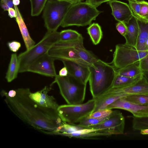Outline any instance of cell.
<instances>
[{
    "instance_id": "obj_1",
    "label": "cell",
    "mask_w": 148,
    "mask_h": 148,
    "mask_svg": "<svg viewBox=\"0 0 148 148\" xmlns=\"http://www.w3.org/2000/svg\"><path fill=\"white\" fill-rule=\"evenodd\" d=\"M28 88H20L8 92L3 90L1 95L10 110L26 124L44 133L55 134L64 123L57 110L42 107L29 96Z\"/></svg>"
},
{
    "instance_id": "obj_2",
    "label": "cell",
    "mask_w": 148,
    "mask_h": 148,
    "mask_svg": "<svg viewBox=\"0 0 148 148\" xmlns=\"http://www.w3.org/2000/svg\"><path fill=\"white\" fill-rule=\"evenodd\" d=\"M90 90L93 98L104 94L112 87L116 73L112 65L98 59L89 67Z\"/></svg>"
},
{
    "instance_id": "obj_3",
    "label": "cell",
    "mask_w": 148,
    "mask_h": 148,
    "mask_svg": "<svg viewBox=\"0 0 148 148\" xmlns=\"http://www.w3.org/2000/svg\"><path fill=\"white\" fill-rule=\"evenodd\" d=\"M101 12L86 1L71 4L65 15L61 26L64 27L90 25Z\"/></svg>"
},
{
    "instance_id": "obj_4",
    "label": "cell",
    "mask_w": 148,
    "mask_h": 148,
    "mask_svg": "<svg viewBox=\"0 0 148 148\" xmlns=\"http://www.w3.org/2000/svg\"><path fill=\"white\" fill-rule=\"evenodd\" d=\"M60 40V32L47 31L39 42L30 49L26 50L18 56L20 63L19 73L27 72L31 63L40 56L47 53L49 50Z\"/></svg>"
},
{
    "instance_id": "obj_5",
    "label": "cell",
    "mask_w": 148,
    "mask_h": 148,
    "mask_svg": "<svg viewBox=\"0 0 148 148\" xmlns=\"http://www.w3.org/2000/svg\"><path fill=\"white\" fill-rule=\"evenodd\" d=\"M53 82L57 84L61 95L68 104L82 103L87 84L69 74L64 77L57 75Z\"/></svg>"
},
{
    "instance_id": "obj_6",
    "label": "cell",
    "mask_w": 148,
    "mask_h": 148,
    "mask_svg": "<svg viewBox=\"0 0 148 148\" xmlns=\"http://www.w3.org/2000/svg\"><path fill=\"white\" fill-rule=\"evenodd\" d=\"M72 4L64 1L48 0L43 10V18L47 31H56Z\"/></svg>"
},
{
    "instance_id": "obj_7",
    "label": "cell",
    "mask_w": 148,
    "mask_h": 148,
    "mask_svg": "<svg viewBox=\"0 0 148 148\" xmlns=\"http://www.w3.org/2000/svg\"><path fill=\"white\" fill-rule=\"evenodd\" d=\"M95 105V99L93 98L84 103L59 106L57 111L63 122L75 124L93 113Z\"/></svg>"
},
{
    "instance_id": "obj_8",
    "label": "cell",
    "mask_w": 148,
    "mask_h": 148,
    "mask_svg": "<svg viewBox=\"0 0 148 148\" xmlns=\"http://www.w3.org/2000/svg\"><path fill=\"white\" fill-rule=\"evenodd\" d=\"M148 56V51H140L135 48L118 44L116 46L111 62L115 69H121L140 61Z\"/></svg>"
},
{
    "instance_id": "obj_9",
    "label": "cell",
    "mask_w": 148,
    "mask_h": 148,
    "mask_svg": "<svg viewBox=\"0 0 148 148\" xmlns=\"http://www.w3.org/2000/svg\"><path fill=\"white\" fill-rule=\"evenodd\" d=\"M125 125V119L122 113L119 111L114 110L100 123L87 128L101 129L108 136L123 134Z\"/></svg>"
},
{
    "instance_id": "obj_10",
    "label": "cell",
    "mask_w": 148,
    "mask_h": 148,
    "mask_svg": "<svg viewBox=\"0 0 148 148\" xmlns=\"http://www.w3.org/2000/svg\"><path fill=\"white\" fill-rule=\"evenodd\" d=\"M55 60L47 53L34 60L29 66L27 72L51 77L57 75L54 64Z\"/></svg>"
},
{
    "instance_id": "obj_11",
    "label": "cell",
    "mask_w": 148,
    "mask_h": 148,
    "mask_svg": "<svg viewBox=\"0 0 148 148\" xmlns=\"http://www.w3.org/2000/svg\"><path fill=\"white\" fill-rule=\"evenodd\" d=\"M106 109H119L131 113L134 116L138 118L148 117V105L128 101L123 97L120 98L108 106Z\"/></svg>"
},
{
    "instance_id": "obj_12",
    "label": "cell",
    "mask_w": 148,
    "mask_h": 148,
    "mask_svg": "<svg viewBox=\"0 0 148 148\" xmlns=\"http://www.w3.org/2000/svg\"><path fill=\"white\" fill-rule=\"evenodd\" d=\"M77 47H55L52 46L47 53L55 60L61 61L71 60L90 66L79 57L76 49Z\"/></svg>"
},
{
    "instance_id": "obj_13",
    "label": "cell",
    "mask_w": 148,
    "mask_h": 148,
    "mask_svg": "<svg viewBox=\"0 0 148 148\" xmlns=\"http://www.w3.org/2000/svg\"><path fill=\"white\" fill-rule=\"evenodd\" d=\"M53 82L49 86H45L42 90L34 92H30V98L38 105L46 108L57 110L59 106L55 98L48 94L51 89Z\"/></svg>"
},
{
    "instance_id": "obj_14",
    "label": "cell",
    "mask_w": 148,
    "mask_h": 148,
    "mask_svg": "<svg viewBox=\"0 0 148 148\" xmlns=\"http://www.w3.org/2000/svg\"><path fill=\"white\" fill-rule=\"evenodd\" d=\"M110 6L112 14L115 20L119 22L128 23L134 16L129 5L127 3L117 0L107 2Z\"/></svg>"
},
{
    "instance_id": "obj_15",
    "label": "cell",
    "mask_w": 148,
    "mask_h": 148,
    "mask_svg": "<svg viewBox=\"0 0 148 148\" xmlns=\"http://www.w3.org/2000/svg\"><path fill=\"white\" fill-rule=\"evenodd\" d=\"M64 66L67 68L69 74L87 84L90 74L89 66L69 60H63Z\"/></svg>"
},
{
    "instance_id": "obj_16",
    "label": "cell",
    "mask_w": 148,
    "mask_h": 148,
    "mask_svg": "<svg viewBox=\"0 0 148 148\" xmlns=\"http://www.w3.org/2000/svg\"><path fill=\"white\" fill-rule=\"evenodd\" d=\"M109 93L127 95L148 94V80L144 74L142 78L135 84L125 88H112L105 93Z\"/></svg>"
},
{
    "instance_id": "obj_17",
    "label": "cell",
    "mask_w": 148,
    "mask_h": 148,
    "mask_svg": "<svg viewBox=\"0 0 148 148\" xmlns=\"http://www.w3.org/2000/svg\"><path fill=\"white\" fill-rule=\"evenodd\" d=\"M127 32L124 37L125 39V45L136 48L140 32V27L138 19L134 16L128 23H125Z\"/></svg>"
},
{
    "instance_id": "obj_18",
    "label": "cell",
    "mask_w": 148,
    "mask_h": 148,
    "mask_svg": "<svg viewBox=\"0 0 148 148\" xmlns=\"http://www.w3.org/2000/svg\"><path fill=\"white\" fill-rule=\"evenodd\" d=\"M14 8L16 12V17L15 18L16 22L18 26L26 49L27 50H29L36 44L35 42L31 37L17 6L14 5Z\"/></svg>"
},
{
    "instance_id": "obj_19",
    "label": "cell",
    "mask_w": 148,
    "mask_h": 148,
    "mask_svg": "<svg viewBox=\"0 0 148 148\" xmlns=\"http://www.w3.org/2000/svg\"><path fill=\"white\" fill-rule=\"evenodd\" d=\"M127 96L126 95L115 93H105L96 100V105L93 112L106 109L107 107L118 99Z\"/></svg>"
},
{
    "instance_id": "obj_20",
    "label": "cell",
    "mask_w": 148,
    "mask_h": 148,
    "mask_svg": "<svg viewBox=\"0 0 148 148\" xmlns=\"http://www.w3.org/2000/svg\"><path fill=\"white\" fill-rule=\"evenodd\" d=\"M20 63L18 56L16 53H12L5 78L8 82H10L16 79L19 73Z\"/></svg>"
},
{
    "instance_id": "obj_21",
    "label": "cell",
    "mask_w": 148,
    "mask_h": 148,
    "mask_svg": "<svg viewBox=\"0 0 148 148\" xmlns=\"http://www.w3.org/2000/svg\"><path fill=\"white\" fill-rule=\"evenodd\" d=\"M140 27V32L136 48L140 51H148L146 43L148 38V23H145L138 20Z\"/></svg>"
},
{
    "instance_id": "obj_22",
    "label": "cell",
    "mask_w": 148,
    "mask_h": 148,
    "mask_svg": "<svg viewBox=\"0 0 148 148\" xmlns=\"http://www.w3.org/2000/svg\"><path fill=\"white\" fill-rule=\"evenodd\" d=\"M144 75L142 74L136 77H131L120 75L116 72L111 88H125L132 85L139 81Z\"/></svg>"
},
{
    "instance_id": "obj_23",
    "label": "cell",
    "mask_w": 148,
    "mask_h": 148,
    "mask_svg": "<svg viewBox=\"0 0 148 148\" xmlns=\"http://www.w3.org/2000/svg\"><path fill=\"white\" fill-rule=\"evenodd\" d=\"M116 71L117 73L120 75L131 77H136L144 74L140 67V61L121 69L117 70Z\"/></svg>"
},
{
    "instance_id": "obj_24",
    "label": "cell",
    "mask_w": 148,
    "mask_h": 148,
    "mask_svg": "<svg viewBox=\"0 0 148 148\" xmlns=\"http://www.w3.org/2000/svg\"><path fill=\"white\" fill-rule=\"evenodd\" d=\"M87 30L93 43L95 45L99 44L103 36L100 25L97 23H93L90 25Z\"/></svg>"
},
{
    "instance_id": "obj_25",
    "label": "cell",
    "mask_w": 148,
    "mask_h": 148,
    "mask_svg": "<svg viewBox=\"0 0 148 148\" xmlns=\"http://www.w3.org/2000/svg\"><path fill=\"white\" fill-rule=\"evenodd\" d=\"M76 49L81 60L89 66L93 64L99 59L91 51L86 49L84 45L78 46Z\"/></svg>"
},
{
    "instance_id": "obj_26",
    "label": "cell",
    "mask_w": 148,
    "mask_h": 148,
    "mask_svg": "<svg viewBox=\"0 0 148 148\" xmlns=\"http://www.w3.org/2000/svg\"><path fill=\"white\" fill-rule=\"evenodd\" d=\"M84 127L75 124H70L64 122L56 131L55 134L66 136Z\"/></svg>"
},
{
    "instance_id": "obj_27",
    "label": "cell",
    "mask_w": 148,
    "mask_h": 148,
    "mask_svg": "<svg viewBox=\"0 0 148 148\" xmlns=\"http://www.w3.org/2000/svg\"><path fill=\"white\" fill-rule=\"evenodd\" d=\"M60 40L63 42L77 40L83 38L82 35L75 30L68 29L60 32Z\"/></svg>"
},
{
    "instance_id": "obj_28",
    "label": "cell",
    "mask_w": 148,
    "mask_h": 148,
    "mask_svg": "<svg viewBox=\"0 0 148 148\" xmlns=\"http://www.w3.org/2000/svg\"><path fill=\"white\" fill-rule=\"evenodd\" d=\"M31 5V15L38 16L43 10L48 0H30Z\"/></svg>"
},
{
    "instance_id": "obj_29",
    "label": "cell",
    "mask_w": 148,
    "mask_h": 148,
    "mask_svg": "<svg viewBox=\"0 0 148 148\" xmlns=\"http://www.w3.org/2000/svg\"><path fill=\"white\" fill-rule=\"evenodd\" d=\"M132 128L134 131L148 129V117L138 118L132 116Z\"/></svg>"
},
{
    "instance_id": "obj_30",
    "label": "cell",
    "mask_w": 148,
    "mask_h": 148,
    "mask_svg": "<svg viewBox=\"0 0 148 148\" xmlns=\"http://www.w3.org/2000/svg\"><path fill=\"white\" fill-rule=\"evenodd\" d=\"M126 100L140 104L148 105V94L130 95L123 97Z\"/></svg>"
},
{
    "instance_id": "obj_31",
    "label": "cell",
    "mask_w": 148,
    "mask_h": 148,
    "mask_svg": "<svg viewBox=\"0 0 148 148\" xmlns=\"http://www.w3.org/2000/svg\"><path fill=\"white\" fill-rule=\"evenodd\" d=\"M107 117L104 118L99 119L90 118L88 116L82 119L79 123L78 125L84 128H87L89 126L94 125L100 123L106 119Z\"/></svg>"
},
{
    "instance_id": "obj_32",
    "label": "cell",
    "mask_w": 148,
    "mask_h": 148,
    "mask_svg": "<svg viewBox=\"0 0 148 148\" xmlns=\"http://www.w3.org/2000/svg\"><path fill=\"white\" fill-rule=\"evenodd\" d=\"M139 15L140 18L139 21L145 23H148V2L142 1Z\"/></svg>"
},
{
    "instance_id": "obj_33",
    "label": "cell",
    "mask_w": 148,
    "mask_h": 148,
    "mask_svg": "<svg viewBox=\"0 0 148 148\" xmlns=\"http://www.w3.org/2000/svg\"><path fill=\"white\" fill-rule=\"evenodd\" d=\"M128 1L129 5L132 10L134 16L138 20H140L139 14L142 1Z\"/></svg>"
},
{
    "instance_id": "obj_34",
    "label": "cell",
    "mask_w": 148,
    "mask_h": 148,
    "mask_svg": "<svg viewBox=\"0 0 148 148\" xmlns=\"http://www.w3.org/2000/svg\"><path fill=\"white\" fill-rule=\"evenodd\" d=\"M112 111L111 109H108L99 110L93 112L88 117L99 119L104 118L109 116Z\"/></svg>"
},
{
    "instance_id": "obj_35",
    "label": "cell",
    "mask_w": 148,
    "mask_h": 148,
    "mask_svg": "<svg viewBox=\"0 0 148 148\" xmlns=\"http://www.w3.org/2000/svg\"><path fill=\"white\" fill-rule=\"evenodd\" d=\"M9 49L14 52H17L21 47V44L19 42L15 40L9 42L7 43Z\"/></svg>"
},
{
    "instance_id": "obj_36",
    "label": "cell",
    "mask_w": 148,
    "mask_h": 148,
    "mask_svg": "<svg viewBox=\"0 0 148 148\" xmlns=\"http://www.w3.org/2000/svg\"><path fill=\"white\" fill-rule=\"evenodd\" d=\"M116 29L120 34L124 37L127 32V28L124 23L119 22L116 25Z\"/></svg>"
},
{
    "instance_id": "obj_37",
    "label": "cell",
    "mask_w": 148,
    "mask_h": 148,
    "mask_svg": "<svg viewBox=\"0 0 148 148\" xmlns=\"http://www.w3.org/2000/svg\"><path fill=\"white\" fill-rule=\"evenodd\" d=\"M140 66L144 73L148 74V56L140 61Z\"/></svg>"
},
{
    "instance_id": "obj_38",
    "label": "cell",
    "mask_w": 148,
    "mask_h": 148,
    "mask_svg": "<svg viewBox=\"0 0 148 148\" xmlns=\"http://www.w3.org/2000/svg\"><path fill=\"white\" fill-rule=\"evenodd\" d=\"M111 0H86V2L97 8L102 3L107 2Z\"/></svg>"
},
{
    "instance_id": "obj_39",
    "label": "cell",
    "mask_w": 148,
    "mask_h": 148,
    "mask_svg": "<svg viewBox=\"0 0 148 148\" xmlns=\"http://www.w3.org/2000/svg\"><path fill=\"white\" fill-rule=\"evenodd\" d=\"M69 74V72L67 68L64 66L59 71V75L62 77L67 76Z\"/></svg>"
},
{
    "instance_id": "obj_40",
    "label": "cell",
    "mask_w": 148,
    "mask_h": 148,
    "mask_svg": "<svg viewBox=\"0 0 148 148\" xmlns=\"http://www.w3.org/2000/svg\"><path fill=\"white\" fill-rule=\"evenodd\" d=\"M8 16L11 18H16V12L14 8H10L8 10Z\"/></svg>"
},
{
    "instance_id": "obj_41",
    "label": "cell",
    "mask_w": 148,
    "mask_h": 148,
    "mask_svg": "<svg viewBox=\"0 0 148 148\" xmlns=\"http://www.w3.org/2000/svg\"><path fill=\"white\" fill-rule=\"evenodd\" d=\"M1 5L4 11H8L9 8L7 4L6 0H1Z\"/></svg>"
},
{
    "instance_id": "obj_42",
    "label": "cell",
    "mask_w": 148,
    "mask_h": 148,
    "mask_svg": "<svg viewBox=\"0 0 148 148\" xmlns=\"http://www.w3.org/2000/svg\"><path fill=\"white\" fill-rule=\"evenodd\" d=\"M60 1H64L69 2L72 4H75L81 2L83 0H58Z\"/></svg>"
},
{
    "instance_id": "obj_43",
    "label": "cell",
    "mask_w": 148,
    "mask_h": 148,
    "mask_svg": "<svg viewBox=\"0 0 148 148\" xmlns=\"http://www.w3.org/2000/svg\"><path fill=\"white\" fill-rule=\"evenodd\" d=\"M7 4L8 7L14 8V5L13 1V0H6Z\"/></svg>"
},
{
    "instance_id": "obj_44",
    "label": "cell",
    "mask_w": 148,
    "mask_h": 148,
    "mask_svg": "<svg viewBox=\"0 0 148 148\" xmlns=\"http://www.w3.org/2000/svg\"><path fill=\"white\" fill-rule=\"evenodd\" d=\"M140 134L143 135H148V129L142 130L140 131Z\"/></svg>"
},
{
    "instance_id": "obj_45",
    "label": "cell",
    "mask_w": 148,
    "mask_h": 148,
    "mask_svg": "<svg viewBox=\"0 0 148 148\" xmlns=\"http://www.w3.org/2000/svg\"><path fill=\"white\" fill-rule=\"evenodd\" d=\"M20 3V0H13V3L14 5H18Z\"/></svg>"
},
{
    "instance_id": "obj_46",
    "label": "cell",
    "mask_w": 148,
    "mask_h": 148,
    "mask_svg": "<svg viewBox=\"0 0 148 148\" xmlns=\"http://www.w3.org/2000/svg\"><path fill=\"white\" fill-rule=\"evenodd\" d=\"M147 48V50L148 51V38L147 41L146 43Z\"/></svg>"
},
{
    "instance_id": "obj_47",
    "label": "cell",
    "mask_w": 148,
    "mask_h": 148,
    "mask_svg": "<svg viewBox=\"0 0 148 148\" xmlns=\"http://www.w3.org/2000/svg\"><path fill=\"white\" fill-rule=\"evenodd\" d=\"M128 1H138L139 0H127Z\"/></svg>"
}]
</instances>
